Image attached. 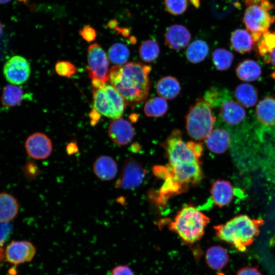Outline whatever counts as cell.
<instances>
[{"label":"cell","instance_id":"obj_40","mask_svg":"<svg viewBox=\"0 0 275 275\" xmlns=\"http://www.w3.org/2000/svg\"><path fill=\"white\" fill-rule=\"evenodd\" d=\"M100 114L94 108L91 111L89 116L90 117V122L92 126H94L98 122L100 119Z\"/></svg>","mask_w":275,"mask_h":275},{"label":"cell","instance_id":"obj_14","mask_svg":"<svg viewBox=\"0 0 275 275\" xmlns=\"http://www.w3.org/2000/svg\"><path fill=\"white\" fill-rule=\"evenodd\" d=\"M210 193L214 204L219 208H222L232 202L234 196V189L229 181L218 179L212 183Z\"/></svg>","mask_w":275,"mask_h":275},{"label":"cell","instance_id":"obj_16","mask_svg":"<svg viewBox=\"0 0 275 275\" xmlns=\"http://www.w3.org/2000/svg\"><path fill=\"white\" fill-rule=\"evenodd\" d=\"M219 115L223 120L230 125L240 123L245 118L246 112L238 102L225 100L221 103Z\"/></svg>","mask_w":275,"mask_h":275},{"label":"cell","instance_id":"obj_37","mask_svg":"<svg viewBox=\"0 0 275 275\" xmlns=\"http://www.w3.org/2000/svg\"><path fill=\"white\" fill-rule=\"evenodd\" d=\"M79 34L85 41L88 42L94 41L97 36L95 30L89 25L84 26L79 31Z\"/></svg>","mask_w":275,"mask_h":275},{"label":"cell","instance_id":"obj_28","mask_svg":"<svg viewBox=\"0 0 275 275\" xmlns=\"http://www.w3.org/2000/svg\"><path fill=\"white\" fill-rule=\"evenodd\" d=\"M168 104L165 99L154 97L149 99L144 106V112L148 117L158 118L167 113Z\"/></svg>","mask_w":275,"mask_h":275},{"label":"cell","instance_id":"obj_35","mask_svg":"<svg viewBox=\"0 0 275 275\" xmlns=\"http://www.w3.org/2000/svg\"><path fill=\"white\" fill-rule=\"evenodd\" d=\"M203 98L212 107H214L220 101L219 92L215 88H211L206 91Z\"/></svg>","mask_w":275,"mask_h":275},{"label":"cell","instance_id":"obj_50","mask_svg":"<svg viewBox=\"0 0 275 275\" xmlns=\"http://www.w3.org/2000/svg\"><path fill=\"white\" fill-rule=\"evenodd\" d=\"M19 2H25L26 1V0H17Z\"/></svg>","mask_w":275,"mask_h":275},{"label":"cell","instance_id":"obj_45","mask_svg":"<svg viewBox=\"0 0 275 275\" xmlns=\"http://www.w3.org/2000/svg\"><path fill=\"white\" fill-rule=\"evenodd\" d=\"M192 4L195 7H198L200 5L199 0H190Z\"/></svg>","mask_w":275,"mask_h":275},{"label":"cell","instance_id":"obj_42","mask_svg":"<svg viewBox=\"0 0 275 275\" xmlns=\"http://www.w3.org/2000/svg\"><path fill=\"white\" fill-rule=\"evenodd\" d=\"M268 57L271 64L275 66V48L269 53Z\"/></svg>","mask_w":275,"mask_h":275},{"label":"cell","instance_id":"obj_8","mask_svg":"<svg viewBox=\"0 0 275 275\" xmlns=\"http://www.w3.org/2000/svg\"><path fill=\"white\" fill-rule=\"evenodd\" d=\"M273 21L274 18L262 6L250 5L244 12L243 22L251 32L254 42L258 41L262 35L268 32Z\"/></svg>","mask_w":275,"mask_h":275},{"label":"cell","instance_id":"obj_34","mask_svg":"<svg viewBox=\"0 0 275 275\" xmlns=\"http://www.w3.org/2000/svg\"><path fill=\"white\" fill-rule=\"evenodd\" d=\"M55 70L58 75L68 78L75 74L77 70L74 64L64 61L57 62L55 65Z\"/></svg>","mask_w":275,"mask_h":275},{"label":"cell","instance_id":"obj_49","mask_svg":"<svg viewBox=\"0 0 275 275\" xmlns=\"http://www.w3.org/2000/svg\"><path fill=\"white\" fill-rule=\"evenodd\" d=\"M2 31H3V25H2V23L0 22V36L2 33Z\"/></svg>","mask_w":275,"mask_h":275},{"label":"cell","instance_id":"obj_29","mask_svg":"<svg viewBox=\"0 0 275 275\" xmlns=\"http://www.w3.org/2000/svg\"><path fill=\"white\" fill-rule=\"evenodd\" d=\"M139 56L145 62H154L160 53V47L158 42L153 39H149L143 42L139 47Z\"/></svg>","mask_w":275,"mask_h":275},{"label":"cell","instance_id":"obj_36","mask_svg":"<svg viewBox=\"0 0 275 275\" xmlns=\"http://www.w3.org/2000/svg\"><path fill=\"white\" fill-rule=\"evenodd\" d=\"M12 226L9 222H0V247L9 237Z\"/></svg>","mask_w":275,"mask_h":275},{"label":"cell","instance_id":"obj_22","mask_svg":"<svg viewBox=\"0 0 275 275\" xmlns=\"http://www.w3.org/2000/svg\"><path fill=\"white\" fill-rule=\"evenodd\" d=\"M234 97L242 106L250 107L254 106L257 102L258 91L253 85L248 83H242L236 87Z\"/></svg>","mask_w":275,"mask_h":275},{"label":"cell","instance_id":"obj_30","mask_svg":"<svg viewBox=\"0 0 275 275\" xmlns=\"http://www.w3.org/2000/svg\"><path fill=\"white\" fill-rule=\"evenodd\" d=\"M233 59V53L223 48L215 49L212 53V62L218 70H228L231 66Z\"/></svg>","mask_w":275,"mask_h":275},{"label":"cell","instance_id":"obj_20","mask_svg":"<svg viewBox=\"0 0 275 275\" xmlns=\"http://www.w3.org/2000/svg\"><path fill=\"white\" fill-rule=\"evenodd\" d=\"M156 90L160 97L165 99H173L180 94L181 87L178 80L172 76H166L157 81Z\"/></svg>","mask_w":275,"mask_h":275},{"label":"cell","instance_id":"obj_31","mask_svg":"<svg viewBox=\"0 0 275 275\" xmlns=\"http://www.w3.org/2000/svg\"><path fill=\"white\" fill-rule=\"evenodd\" d=\"M108 54L113 63L116 65H122L127 62L130 52L128 47L124 44L116 43L109 48Z\"/></svg>","mask_w":275,"mask_h":275},{"label":"cell","instance_id":"obj_51","mask_svg":"<svg viewBox=\"0 0 275 275\" xmlns=\"http://www.w3.org/2000/svg\"><path fill=\"white\" fill-rule=\"evenodd\" d=\"M68 275H74V274H68Z\"/></svg>","mask_w":275,"mask_h":275},{"label":"cell","instance_id":"obj_11","mask_svg":"<svg viewBox=\"0 0 275 275\" xmlns=\"http://www.w3.org/2000/svg\"><path fill=\"white\" fill-rule=\"evenodd\" d=\"M25 148L31 158L41 160L50 156L52 151V144L45 134L35 132L27 138Z\"/></svg>","mask_w":275,"mask_h":275},{"label":"cell","instance_id":"obj_13","mask_svg":"<svg viewBox=\"0 0 275 275\" xmlns=\"http://www.w3.org/2000/svg\"><path fill=\"white\" fill-rule=\"evenodd\" d=\"M108 135L115 144L124 146L132 141L134 135V131L130 122L120 118L115 119L110 124Z\"/></svg>","mask_w":275,"mask_h":275},{"label":"cell","instance_id":"obj_17","mask_svg":"<svg viewBox=\"0 0 275 275\" xmlns=\"http://www.w3.org/2000/svg\"><path fill=\"white\" fill-rule=\"evenodd\" d=\"M204 141L209 150L215 154H221L228 149L230 144V136L226 130L216 128L212 130Z\"/></svg>","mask_w":275,"mask_h":275},{"label":"cell","instance_id":"obj_33","mask_svg":"<svg viewBox=\"0 0 275 275\" xmlns=\"http://www.w3.org/2000/svg\"><path fill=\"white\" fill-rule=\"evenodd\" d=\"M164 6L167 12L174 15L183 13L187 7V0H164Z\"/></svg>","mask_w":275,"mask_h":275},{"label":"cell","instance_id":"obj_43","mask_svg":"<svg viewBox=\"0 0 275 275\" xmlns=\"http://www.w3.org/2000/svg\"><path fill=\"white\" fill-rule=\"evenodd\" d=\"M108 26L111 29H115L117 28V21L112 20L108 23Z\"/></svg>","mask_w":275,"mask_h":275},{"label":"cell","instance_id":"obj_1","mask_svg":"<svg viewBox=\"0 0 275 275\" xmlns=\"http://www.w3.org/2000/svg\"><path fill=\"white\" fill-rule=\"evenodd\" d=\"M151 70V66L139 62H130L122 66L114 65L109 71V81L125 100L126 105L133 108L148 96Z\"/></svg>","mask_w":275,"mask_h":275},{"label":"cell","instance_id":"obj_44","mask_svg":"<svg viewBox=\"0 0 275 275\" xmlns=\"http://www.w3.org/2000/svg\"><path fill=\"white\" fill-rule=\"evenodd\" d=\"M138 118L137 115L135 114H133L129 116V119L132 122H136Z\"/></svg>","mask_w":275,"mask_h":275},{"label":"cell","instance_id":"obj_26","mask_svg":"<svg viewBox=\"0 0 275 275\" xmlns=\"http://www.w3.org/2000/svg\"><path fill=\"white\" fill-rule=\"evenodd\" d=\"M208 52L209 47L207 43L202 40H196L188 45L185 54L189 62L197 64L203 61Z\"/></svg>","mask_w":275,"mask_h":275},{"label":"cell","instance_id":"obj_38","mask_svg":"<svg viewBox=\"0 0 275 275\" xmlns=\"http://www.w3.org/2000/svg\"><path fill=\"white\" fill-rule=\"evenodd\" d=\"M110 275H134V273L127 265H118L111 269Z\"/></svg>","mask_w":275,"mask_h":275},{"label":"cell","instance_id":"obj_23","mask_svg":"<svg viewBox=\"0 0 275 275\" xmlns=\"http://www.w3.org/2000/svg\"><path fill=\"white\" fill-rule=\"evenodd\" d=\"M231 44L237 52L245 53L253 48L254 39L249 31L243 29H236L231 34Z\"/></svg>","mask_w":275,"mask_h":275},{"label":"cell","instance_id":"obj_12","mask_svg":"<svg viewBox=\"0 0 275 275\" xmlns=\"http://www.w3.org/2000/svg\"><path fill=\"white\" fill-rule=\"evenodd\" d=\"M36 252V248L31 242L14 241L7 246L6 259L10 263L18 265L31 261Z\"/></svg>","mask_w":275,"mask_h":275},{"label":"cell","instance_id":"obj_21","mask_svg":"<svg viewBox=\"0 0 275 275\" xmlns=\"http://www.w3.org/2000/svg\"><path fill=\"white\" fill-rule=\"evenodd\" d=\"M262 74L260 65L253 60H245L236 68L237 77L243 81H253L258 79Z\"/></svg>","mask_w":275,"mask_h":275},{"label":"cell","instance_id":"obj_6","mask_svg":"<svg viewBox=\"0 0 275 275\" xmlns=\"http://www.w3.org/2000/svg\"><path fill=\"white\" fill-rule=\"evenodd\" d=\"M93 108L100 114L117 119L123 114L126 102L114 87L107 83L98 88H92Z\"/></svg>","mask_w":275,"mask_h":275},{"label":"cell","instance_id":"obj_9","mask_svg":"<svg viewBox=\"0 0 275 275\" xmlns=\"http://www.w3.org/2000/svg\"><path fill=\"white\" fill-rule=\"evenodd\" d=\"M146 174V170L141 163L133 158H128L123 164L115 186L123 189L136 188L143 183Z\"/></svg>","mask_w":275,"mask_h":275},{"label":"cell","instance_id":"obj_10","mask_svg":"<svg viewBox=\"0 0 275 275\" xmlns=\"http://www.w3.org/2000/svg\"><path fill=\"white\" fill-rule=\"evenodd\" d=\"M3 73L6 80L12 84L21 85L29 78L30 64L23 57L15 56L5 64Z\"/></svg>","mask_w":275,"mask_h":275},{"label":"cell","instance_id":"obj_3","mask_svg":"<svg viewBox=\"0 0 275 275\" xmlns=\"http://www.w3.org/2000/svg\"><path fill=\"white\" fill-rule=\"evenodd\" d=\"M210 218L195 207L187 205L181 209L169 225L185 243H193L203 236Z\"/></svg>","mask_w":275,"mask_h":275},{"label":"cell","instance_id":"obj_46","mask_svg":"<svg viewBox=\"0 0 275 275\" xmlns=\"http://www.w3.org/2000/svg\"><path fill=\"white\" fill-rule=\"evenodd\" d=\"M11 1V0H0V4H6Z\"/></svg>","mask_w":275,"mask_h":275},{"label":"cell","instance_id":"obj_18","mask_svg":"<svg viewBox=\"0 0 275 275\" xmlns=\"http://www.w3.org/2000/svg\"><path fill=\"white\" fill-rule=\"evenodd\" d=\"M93 170L95 175L103 181L113 179L118 171L116 161L112 157L107 155L99 156L93 163Z\"/></svg>","mask_w":275,"mask_h":275},{"label":"cell","instance_id":"obj_41","mask_svg":"<svg viewBox=\"0 0 275 275\" xmlns=\"http://www.w3.org/2000/svg\"><path fill=\"white\" fill-rule=\"evenodd\" d=\"M67 152L69 154H72L77 152L78 148L76 143L74 142L70 143L67 146Z\"/></svg>","mask_w":275,"mask_h":275},{"label":"cell","instance_id":"obj_2","mask_svg":"<svg viewBox=\"0 0 275 275\" xmlns=\"http://www.w3.org/2000/svg\"><path fill=\"white\" fill-rule=\"evenodd\" d=\"M264 223L262 219L240 214L225 224L214 226L213 228L219 239L231 244L239 251L244 252L259 235L260 228Z\"/></svg>","mask_w":275,"mask_h":275},{"label":"cell","instance_id":"obj_4","mask_svg":"<svg viewBox=\"0 0 275 275\" xmlns=\"http://www.w3.org/2000/svg\"><path fill=\"white\" fill-rule=\"evenodd\" d=\"M161 145L169 163L202 162V143L184 142L181 131L178 129L173 130Z\"/></svg>","mask_w":275,"mask_h":275},{"label":"cell","instance_id":"obj_48","mask_svg":"<svg viewBox=\"0 0 275 275\" xmlns=\"http://www.w3.org/2000/svg\"><path fill=\"white\" fill-rule=\"evenodd\" d=\"M248 1L250 2L251 3H255V2H257L258 1H264L265 0H248Z\"/></svg>","mask_w":275,"mask_h":275},{"label":"cell","instance_id":"obj_5","mask_svg":"<svg viewBox=\"0 0 275 275\" xmlns=\"http://www.w3.org/2000/svg\"><path fill=\"white\" fill-rule=\"evenodd\" d=\"M212 107L204 98L192 105L185 116L188 135L196 141L204 140L213 129L215 117Z\"/></svg>","mask_w":275,"mask_h":275},{"label":"cell","instance_id":"obj_32","mask_svg":"<svg viewBox=\"0 0 275 275\" xmlns=\"http://www.w3.org/2000/svg\"><path fill=\"white\" fill-rule=\"evenodd\" d=\"M260 39L258 47L259 54L261 56L269 54L275 48V33L267 32L262 35Z\"/></svg>","mask_w":275,"mask_h":275},{"label":"cell","instance_id":"obj_19","mask_svg":"<svg viewBox=\"0 0 275 275\" xmlns=\"http://www.w3.org/2000/svg\"><path fill=\"white\" fill-rule=\"evenodd\" d=\"M258 121L265 126L275 125V98L267 96L261 100L256 108Z\"/></svg>","mask_w":275,"mask_h":275},{"label":"cell","instance_id":"obj_27","mask_svg":"<svg viewBox=\"0 0 275 275\" xmlns=\"http://www.w3.org/2000/svg\"><path fill=\"white\" fill-rule=\"evenodd\" d=\"M23 90L17 86L8 85L3 90L1 98L2 105L5 107H14L18 105L23 99Z\"/></svg>","mask_w":275,"mask_h":275},{"label":"cell","instance_id":"obj_25","mask_svg":"<svg viewBox=\"0 0 275 275\" xmlns=\"http://www.w3.org/2000/svg\"><path fill=\"white\" fill-rule=\"evenodd\" d=\"M206 261L210 268L214 270L222 269L227 264L229 257L227 251L221 246H212L206 252Z\"/></svg>","mask_w":275,"mask_h":275},{"label":"cell","instance_id":"obj_47","mask_svg":"<svg viewBox=\"0 0 275 275\" xmlns=\"http://www.w3.org/2000/svg\"><path fill=\"white\" fill-rule=\"evenodd\" d=\"M3 256H4L3 250L2 248V247H0V259L3 257Z\"/></svg>","mask_w":275,"mask_h":275},{"label":"cell","instance_id":"obj_39","mask_svg":"<svg viewBox=\"0 0 275 275\" xmlns=\"http://www.w3.org/2000/svg\"><path fill=\"white\" fill-rule=\"evenodd\" d=\"M236 275H262L259 270L251 266H247L241 268Z\"/></svg>","mask_w":275,"mask_h":275},{"label":"cell","instance_id":"obj_15","mask_svg":"<svg viewBox=\"0 0 275 275\" xmlns=\"http://www.w3.org/2000/svg\"><path fill=\"white\" fill-rule=\"evenodd\" d=\"M191 39L189 31L184 26L174 24L169 26L165 34L166 44L170 48L180 50L185 48Z\"/></svg>","mask_w":275,"mask_h":275},{"label":"cell","instance_id":"obj_7","mask_svg":"<svg viewBox=\"0 0 275 275\" xmlns=\"http://www.w3.org/2000/svg\"><path fill=\"white\" fill-rule=\"evenodd\" d=\"M87 68L92 88H98L109 81V60L102 48L97 43L88 49Z\"/></svg>","mask_w":275,"mask_h":275},{"label":"cell","instance_id":"obj_24","mask_svg":"<svg viewBox=\"0 0 275 275\" xmlns=\"http://www.w3.org/2000/svg\"><path fill=\"white\" fill-rule=\"evenodd\" d=\"M18 211L16 199L9 194L0 193V222H9L14 218Z\"/></svg>","mask_w":275,"mask_h":275}]
</instances>
